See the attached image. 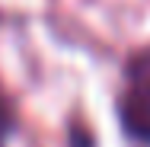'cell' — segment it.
Returning <instances> with one entry per match:
<instances>
[{
  "label": "cell",
  "instance_id": "1",
  "mask_svg": "<svg viewBox=\"0 0 150 147\" xmlns=\"http://www.w3.org/2000/svg\"><path fill=\"white\" fill-rule=\"evenodd\" d=\"M121 118L134 138L150 141V87H134L128 93V99L121 106Z\"/></svg>",
  "mask_w": 150,
  "mask_h": 147
},
{
  "label": "cell",
  "instance_id": "2",
  "mask_svg": "<svg viewBox=\"0 0 150 147\" xmlns=\"http://www.w3.org/2000/svg\"><path fill=\"white\" fill-rule=\"evenodd\" d=\"M6 134H10V115L0 109V147H3V141H6Z\"/></svg>",
  "mask_w": 150,
  "mask_h": 147
}]
</instances>
